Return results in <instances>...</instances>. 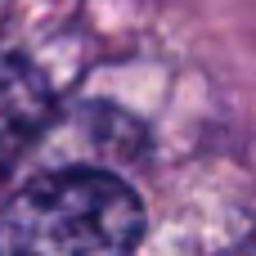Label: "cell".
<instances>
[{"mask_svg": "<svg viewBox=\"0 0 256 256\" xmlns=\"http://www.w3.org/2000/svg\"><path fill=\"white\" fill-rule=\"evenodd\" d=\"M144 230L140 198L108 171H50L0 212V256H130Z\"/></svg>", "mask_w": 256, "mask_h": 256, "instance_id": "6da1fadb", "label": "cell"}]
</instances>
